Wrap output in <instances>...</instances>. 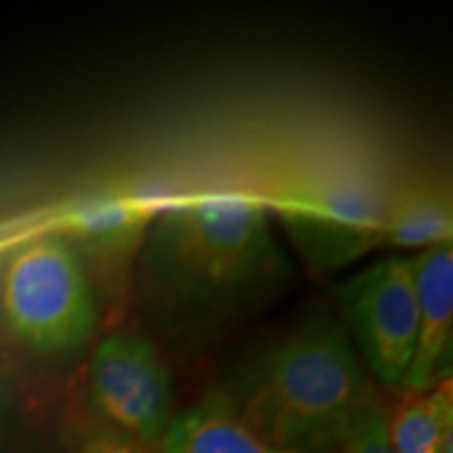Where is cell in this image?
<instances>
[{
  "instance_id": "obj_1",
  "label": "cell",
  "mask_w": 453,
  "mask_h": 453,
  "mask_svg": "<svg viewBox=\"0 0 453 453\" xmlns=\"http://www.w3.org/2000/svg\"><path fill=\"white\" fill-rule=\"evenodd\" d=\"M283 269L267 206L243 191L162 203L139 246L141 294L174 330L226 319L275 288Z\"/></svg>"
},
{
  "instance_id": "obj_2",
  "label": "cell",
  "mask_w": 453,
  "mask_h": 453,
  "mask_svg": "<svg viewBox=\"0 0 453 453\" xmlns=\"http://www.w3.org/2000/svg\"><path fill=\"white\" fill-rule=\"evenodd\" d=\"M214 396L286 453H340L378 401L340 317L313 311L263 344Z\"/></svg>"
},
{
  "instance_id": "obj_3",
  "label": "cell",
  "mask_w": 453,
  "mask_h": 453,
  "mask_svg": "<svg viewBox=\"0 0 453 453\" xmlns=\"http://www.w3.org/2000/svg\"><path fill=\"white\" fill-rule=\"evenodd\" d=\"M393 185L355 156L303 151L269 170L258 197L280 214L304 263L332 275L380 246Z\"/></svg>"
},
{
  "instance_id": "obj_4",
  "label": "cell",
  "mask_w": 453,
  "mask_h": 453,
  "mask_svg": "<svg viewBox=\"0 0 453 453\" xmlns=\"http://www.w3.org/2000/svg\"><path fill=\"white\" fill-rule=\"evenodd\" d=\"M3 309L15 336L41 355L81 349L97 326L87 269L70 243L55 235L26 243L11 258Z\"/></svg>"
},
{
  "instance_id": "obj_5",
  "label": "cell",
  "mask_w": 453,
  "mask_h": 453,
  "mask_svg": "<svg viewBox=\"0 0 453 453\" xmlns=\"http://www.w3.org/2000/svg\"><path fill=\"white\" fill-rule=\"evenodd\" d=\"M338 317L361 364L384 387H401L416 349L418 311L410 258L390 257L338 283Z\"/></svg>"
},
{
  "instance_id": "obj_6",
  "label": "cell",
  "mask_w": 453,
  "mask_h": 453,
  "mask_svg": "<svg viewBox=\"0 0 453 453\" xmlns=\"http://www.w3.org/2000/svg\"><path fill=\"white\" fill-rule=\"evenodd\" d=\"M88 401L104 428L160 445L174 411L168 365L150 340L118 332L101 340L88 361Z\"/></svg>"
},
{
  "instance_id": "obj_7",
  "label": "cell",
  "mask_w": 453,
  "mask_h": 453,
  "mask_svg": "<svg viewBox=\"0 0 453 453\" xmlns=\"http://www.w3.org/2000/svg\"><path fill=\"white\" fill-rule=\"evenodd\" d=\"M416 288L418 332L403 387L422 393L449 376L453 338V246L428 248L410 258Z\"/></svg>"
},
{
  "instance_id": "obj_8",
  "label": "cell",
  "mask_w": 453,
  "mask_h": 453,
  "mask_svg": "<svg viewBox=\"0 0 453 453\" xmlns=\"http://www.w3.org/2000/svg\"><path fill=\"white\" fill-rule=\"evenodd\" d=\"M451 194L441 180H407L393 185L384 212L382 243L407 250L451 243Z\"/></svg>"
},
{
  "instance_id": "obj_9",
  "label": "cell",
  "mask_w": 453,
  "mask_h": 453,
  "mask_svg": "<svg viewBox=\"0 0 453 453\" xmlns=\"http://www.w3.org/2000/svg\"><path fill=\"white\" fill-rule=\"evenodd\" d=\"M160 206L133 194L107 191L76 203L65 214L64 226L90 250L104 257H127L141 246L147 225Z\"/></svg>"
},
{
  "instance_id": "obj_10",
  "label": "cell",
  "mask_w": 453,
  "mask_h": 453,
  "mask_svg": "<svg viewBox=\"0 0 453 453\" xmlns=\"http://www.w3.org/2000/svg\"><path fill=\"white\" fill-rule=\"evenodd\" d=\"M157 453H286L246 426L217 396L174 413Z\"/></svg>"
},
{
  "instance_id": "obj_11",
  "label": "cell",
  "mask_w": 453,
  "mask_h": 453,
  "mask_svg": "<svg viewBox=\"0 0 453 453\" xmlns=\"http://www.w3.org/2000/svg\"><path fill=\"white\" fill-rule=\"evenodd\" d=\"M393 453H439L453 437V382L445 378L433 388L410 393L387 418Z\"/></svg>"
},
{
  "instance_id": "obj_12",
  "label": "cell",
  "mask_w": 453,
  "mask_h": 453,
  "mask_svg": "<svg viewBox=\"0 0 453 453\" xmlns=\"http://www.w3.org/2000/svg\"><path fill=\"white\" fill-rule=\"evenodd\" d=\"M387 418L388 413L378 399L353 428L340 453H393L387 434Z\"/></svg>"
},
{
  "instance_id": "obj_13",
  "label": "cell",
  "mask_w": 453,
  "mask_h": 453,
  "mask_svg": "<svg viewBox=\"0 0 453 453\" xmlns=\"http://www.w3.org/2000/svg\"><path fill=\"white\" fill-rule=\"evenodd\" d=\"M72 453H157V447L101 426L87 434Z\"/></svg>"
},
{
  "instance_id": "obj_14",
  "label": "cell",
  "mask_w": 453,
  "mask_h": 453,
  "mask_svg": "<svg viewBox=\"0 0 453 453\" xmlns=\"http://www.w3.org/2000/svg\"><path fill=\"white\" fill-rule=\"evenodd\" d=\"M439 453H453V439L447 441V443L443 445V449H441Z\"/></svg>"
}]
</instances>
